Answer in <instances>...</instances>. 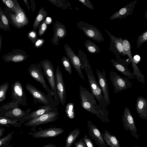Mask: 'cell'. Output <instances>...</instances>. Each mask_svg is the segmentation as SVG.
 <instances>
[{"mask_svg": "<svg viewBox=\"0 0 147 147\" xmlns=\"http://www.w3.org/2000/svg\"><path fill=\"white\" fill-rule=\"evenodd\" d=\"M79 96L81 107L84 110L95 115L102 122L110 121L107 109H103L97 104L94 97L89 89L81 85L79 86Z\"/></svg>", "mask_w": 147, "mask_h": 147, "instance_id": "6da1fadb", "label": "cell"}, {"mask_svg": "<svg viewBox=\"0 0 147 147\" xmlns=\"http://www.w3.org/2000/svg\"><path fill=\"white\" fill-rule=\"evenodd\" d=\"M78 55L82 65V69L85 70L88 79L91 92L98 101L99 105L103 109H106L108 104L104 98L101 90L96 81L89 61L86 55L81 50H78Z\"/></svg>", "mask_w": 147, "mask_h": 147, "instance_id": "7a4b0ae2", "label": "cell"}, {"mask_svg": "<svg viewBox=\"0 0 147 147\" xmlns=\"http://www.w3.org/2000/svg\"><path fill=\"white\" fill-rule=\"evenodd\" d=\"M40 63L43 69L44 75L49 85L53 97L57 106L59 104V102L56 88L55 75L53 65L50 61L47 59L41 61Z\"/></svg>", "mask_w": 147, "mask_h": 147, "instance_id": "3957f363", "label": "cell"}, {"mask_svg": "<svg viewBox=\"0 0 147 147\" xmlns=\"http://www.w3.org/2000/svg\"><path fill=\"white\" fill-rule=\"evenodd\" d=\"M26 88L32 96L35 104L39 103L45 105L57 107L52 96L46 94L31 84L27 83Z\"/></svg>", "mask_w": 147, "mask_h": 147, "instance_id": "277c9868", "label": "cell"}, {"mask_svg": "<svg viewBox=\"0 0 147 147\" xmlns=\"http://www.w3.org/2000/svg\"><path fill=\"white\" fill-rule=\"evenodd\" d=\"M78 28L82 30L85 35L98 43L103 41L104 38L102 32L94 26L83 21L77 22Z\"/></svg>", "mask_w": 147, "mask_h": 147, "instance_id": "5b68a950", "label": "cell"}, {"mask_svg": "<svg viewBox=\"0 0 147 147\" xmlns=\"http://www.w3.org/2000/svg\"><path fill=\"white\" fill-rule=\"evenodd\" d=\"M123 51L129 58L133 69V74L135 77L139 82L144 85L145 82V76L135 62L131 52V47L130 43L127 38L123 39Z\"/></svg>", "mask_w": 147, "mask_h": 147, "instance_id": "8992f818", "label": "cell"}, {"mask_svg": "<svg viewBox=\"0 0 147 147\" xmlns=\"http://www.w3.org/2000/svg\"><path fill=\"white\" fill-rule=\"evenodd\" d=\"M42 68L38 63H32L28 67V71L30 75L42 85L47 92L48 95L53 97L51 90L46 83Z\"/></svg>", "mask_w": 147, "mask_h": 147, "instance_id": "52a82bcc", "label": "cell"}, {"mask_svg": "<svg viewBox=\"0 0 147 147\" xmlns=\"http://www.w3.org/2000/svg\"><path fill=\"white\" fill-rule=\"evenodd\" d=\"M110 80L113 86L115 94L131 87L132 83L128 78L121 76L115 71H111L110 72Z\"/></svg>", "mask_w": 147, "mask_h": 147, "instance_id": "ba28073f", "label": "cell"}, {"mask_svg": "<svg viewBox=\"0 0 147 147\" xmlns=\"http://www.w3.org/2000/svg\"><path fill=\"white\" fill-rule=\"evenodd\" d=\"M121 117L124 129L129 131L132 136L138 140L139 135L137 132L138 129L131 112L127 107L124 108Z\"/></svg>", "mask_w": 147, "mask_h": 147, "instance_id": "9c48e42d", "label": "cell"}, {"mask_svg": "<svg viewBox=\"0 0 147 147\" xmlns=\"http://www.w3.org/2000/svg\"><path fill=\"white\" fill-rule=\"evenodd\" d=\"M104 30L110 38V51L115 56V58L120 57V56H126L123 51L122 38L114 36L106 29H104Z\"/></svg>", "mask_w": 147, "mask_h": 147, "instance_id": "30bf717a", "label": "cell"}, {"mask_svg": "<svg viewBox=\"0 0 147 147\" xmlns=\"http://www.w3.org/2000/svg\"><path fill=\"white\" fill-rule=\"evenodd\" d=\"M59 115L58 111L45 113L35 119L28 121L24 124L26 126L36 127L40 125L54 122L57 119Z\"/></svg>", "mask_w": 147, "mask_h": 147, "instance_id": "8fae6325", "label": "cell"}, {"mask_svg": "<svg viewBox=\"0 0 147 147\" xmlns=\"http://www.w3.org/2000/svg\"><path fill=\"white\" fill-rule=\"evenodd\" d=\"M55 75L56 88L59 102L64 106L66 101V92L63 75L59 65L57 66Z\"/></svg>", "mask_w": 147, "mask_h": 147, "instance_id": "7c38bea8", "label": "cell"}, {"mask_svg": "<svg viewBox=\"0 0 147 147\" xmlns=\"http://www.w3.org/2000/svg\"><path fill=\"white\" fill-rule=\"evenodd\" d=\"M38 130L33 129L28 134L36 138H52L61 134L64 131V130L61 127H50L42 129L38 128Z\"/></svg>", "mask_w": 147, "mask_h": 147, "instance_id": "4fadbf2b", "label": "cell"}, {"mask_svg": "<svg viewBox=\"0 0 147 147\" xmlns=\"http://www.w3.org/2000/svg\"><path fill=\"white\" fill-rule=\"evenodd\" d=\"M67 57L80 77L84 80L85 78L82 71V65L80 59L67 44H65L64 46Z\"/></svg>", "mask_w": 147, "mask_h": 147, "instance_id": "5bb4252c", "label": "cell"}, {"mask_svg": "<svg viewBox=\"0 0 147 147\" xmlns=\"http://www.w3.org/2000/svg\"><path fill=\"white\" fill-rule=\"evenodd\" d=\"M11 98L16 99L22 106L27 105V97L21 83L15 81L11 86Z\"/></svg>", "mask_w": 147, "mask_h": 147, "instance_id": "9a60e30c", "label": "cell"}, {"mask_svg": "<svg viewBox=\"0 0 147 147\" xmlns=\"http://www.w3.org/2000/svg\"><path fill=\"white\" fill-rule=\"evenodd\" d=\"M88 134L91 138L99 147H108L106 144L98 128L90 120L87 121Z\"/></svg>", "mask_w": 147, "mask_h": 147, "instance_id": "2e32d148", "label": "cell"}, {"mask_svg": "<svg viewBox=\"0 0 147 147\" xmlns=\"http://www.w3.org/2000/svg\"><path fill=\"white\" fill-rule=\"evenodd\" d=\"M96 74L97 76L99 85L101 90L102 95L107 102L108 106H109L110 102L109 90L105 69H103L102 71L97 69Z\"/></svg>", "mask_w": 147, "mask_h": 147, "instance_id": "e0dca14e", "label": "cell"}, {"mask_svg": "<svg viewBox=\"0 0 147 147\" xmlns=\"http://www.w3.org/2000/svg\"><path fill=\"white\" fill-rule=\"evenodd\" d=\"M137 2V0L133 1L113 14L109 18L110 20L117 19L122 20L131 15Z\"/></svg>", "mask_w": 147, "mask_h": 147, "instance_id": "ac0fdd59", "label": "cell"}, {"mask_svg": "<svg viewBox=\"0 0 147 147\" xmlns=\"http://www.w3.org/2000/svg\"><path fill=\"white\" fill-rule=\"evenodd\" d=\"M14 14H10V16L12 22L17 27L22 28L28 24L29 21L26 13L20 6Z\"/></svg>", "mask_w": 147, "mask_h": 147, "instance_id": "d6986e66", "label": "cell"}, {"mask_svg": "<svg viewBox=\"0 0 147 147\" xmlns=\"http://www.w3.org/2000/svg\"><path fill=\"white\" fill-rule=\"evenodd\" d=\"M53 31L54 34L51 42L52 44L57 46L59 44L60 39L64 38L67 36V30L63 24L56 21L54 24Z\"/></svg>", "mask_w": 147, "mask_h": 147, "instance_id": "ffe728a7", "label": "cell"}, {"mask_svg": "<svg viewBox=\"0 0 147 147\" xmlns=\"http://www.w3.org/2000/svg\"><path fill=\"white\" fill-rule=\"evenodd\" d=\"M136 110L140 118L147 119V99L142 96L138 97L136 102Z\"/></svg>", "mask_w": 147, "mask_h": 147, "instance_id": "44dd1931", "label": "cell"}, {"mask_svg": "<svg viewBox=\"0 0 147 147\" xmlns=\"http://www.w3.org/2000/svg\"><path fill=\"white\" fill-rule=\"evenodd\" d=\"M57 107L49 105H43L40 106L38 109L30 113L29 115L26 118L25 121H29L49 112L58 111Z\"/></svg>", "mask_w": 147, "mask_h": 147, "instance_id": "7402d4cb", "label": "cell"}, {"mask_svg": "<svg viewBox=\"0 0 147 147\" xmlns=\"http://www.w3.org/2000/svg\"><path fill=\"white\" fill-rule=\"evenodd\" d=\"M31 110V108H30L24 111L21 109L16 107L6 112L5 115L7 117L19 119L23 123L26 121V118L29 115Z\"/></svg>", "mask_w": 147, "mask_h": 147, "instance_id": "603a6c76", "label": "cell"}, {"mask_svg": "<svg viewBox=\"0 0 147 147\" xmlns=\"http://www.w3.org/2000/svg\"><path fill=\"white\" fill-rule=\"evenodd\" d=\"M113 66L118 71L130 79H134L135 77L126 65H124L114 59L111 60Z\"/></svg>", "mask_w": 147, "mask_h": 147, "instance_id": "cb8c5ba5", "label": "cell"}, {"mask_svg": "<svg viewBox=\"0 0 147 147\" xmlns=\"http://www.w3.org/2000/svg\"><path fill=\"white\" fill-rule=\"evenodd\" d=\"M101 134L104 141L109 147H121L119 141L114 135L112 134L106 130Z\"/></svg>", "mask_w": 147, "mask_h": 147, "instance_id": "d4e9b609", "label": "cell"}, {"mask_svg": "<svg viewBox=\"0 0 147 147\" xmlns=\"http://www.w3.org/2000/svg\"><path fill=\"white\" fill-rule=\"evenodd\" d=\"M28 55H27L26 53L24 52L22 53H16L5 55L3 57V59L6 62H20L25 60L28 58Z\"/></svg>", "mask_w": 147, "mask_h": 147, "instance_id": "484cf974", "label": "cell"}, {"mask_svg": "<svg viewBox=\"0 0 147 147\" xmlns=\"http://www.w3.org/2000/svg\"><path fill=\"white\" fill-rule=\"evenodd\" d=\"M23 122L18 119H11L6 117H0V126L10 127L11 126L20 127Z\"/></svg>", "mask_w": 147, "mask_h": 147, "instance_id": "4316f807", "label": "cell"}, {"mask_svg": "<svg viewBox=\"0 0 147 147\" xmlns=\"http://www.w3.org/2000/svg\"><path fill=\"white\" fill-rule=\"evenodd\" d=\"M47 16V13L43 7H41L38 11L34 22L33 28L36 30L39 27L41 22H42Z\"/></svg>", "mask_w": 147, "mask_h": 147, "instance_id": "83f0119b", "label": "cell"}, {"mask_svg": "<svg viewBox=\"0 0 147 147\" xmlns=\"http://www.w3.org/2000/svg\"><path fill=\"white\" fill-rule=\"evenodd\" d=\"M80 132V130L78 128H76L71 131L66 139L65 147H71L78 137Z\"/></svg>", "mask_w": 147, "mask_h": 147, "instance_id": "f1b7e54d", "label": "cell"}, {"mask_svg": "<svg viewBox=\"0 0 147 147\" xmlns=\"http://www.w3.org/2000/svg\"><path fill=\"white\" fill-rule=\"evenodd\" d=\"M84 45L88 51L91 54H96L100 52L98 46L90 39L86 40L84 42Z\"/></svg>", "mask_w": 147, "mask_h": 147, "instance_id": "f546056e", "label": "cell"}, {"mask_svg": "<svg viewBox=\"0 0 147 147\" xmlns=\"http://www.w3.org/2000/svg\"><path fill=\"white\" fill-rule=\"evenodd\" d=\"M51 3L56 6L61 8L63 10L67 9L69 7H71V5L70 3L65 0H49Z\"/></svg>", "mask_w": 147, "mask_h": 147, "instance_id": "4dcf8cb0", "label": "cell"}, {"mask_svg": "<svg viewBox=\"0 0 147 147\" xmlns=\"http://www.w3.org/2000/svg\"><path fill=\"white\" fill-rule=\"evenodd\" d=\"M14 131L9 133L7 135L0 139V147H13L10 143L12 138Z\"/></svg>", "mask_w": 147, "mask_h": 147, "instance_id": "1f68e13d", "label": "cell"}, {"mask_svg": "<svg viewBox=\"0 0 147 147\" xmlns=\"http://www.w3.org/2000/svg\"><path fill=\"white\" fill-rule=\"evenodd\" d=\"M65 111L68 117L71 119H74L75 117L74 104L72 102L68 103L65 107Z\"/></svg>", "mask_w": 147, "mask_h": 147, "instance_id": "d6a6232c", "label": "cell"}, {"mask_svg": "<svg viewBox=\"0 0 147 147\" xmlns=\"http://www.w3.org/2000/svg\"><path fill=\"white\" fill-rule=\"evenodd\" d=\"M9 87V84L8 82L0 85V102L6 99V94Z\"/></svg>", "mask_w": 147, "mask_h": 147, "instance_id": "836d02e7", "label": "cell"}, {"mask_svg": "<svg viewBox=\"0 0 147 147\" xmlns=\"http://www.w3.org/2000/svg\"><path fill=\"white\" fill-rule=\"evenodd\" d=\"M61 61L65 70L69 74L71 75L72 73L71 65L67 57L65 56H63L62 57Z\"/></svg>", "mask_w": 147, "mask_h": 147, "instance_id": "e575fe53", "label": "cell"}, {"mask_svg": "<svg viewBox=\"0 0 147 147\" xmlns=\"http://www.w3.org/2000/svg\"><path fill=\"white\" fill-rule=\"evenodd\" d=\"M2 1L10 9L15 12L20 6L16 1L2 0Z\"/></svg>", "mask_w": 147, "mask_h": 147, "instance_id": "d590c367", "label": "cell"}, {"mask_svg": "<svg viewBox=\"0 0 147 147\" xmlns=\"http://www.w3.org/2000/svg\"><path fill=\"white\" fill-rule=\"evenodd\" d=\"M147 42V30L144 31L140 35L137 37L136 46L139 48L144 43Z\"/></svg>", "mask_w": 147, "mask_h": 147, "instance_id": "8d00e7d4", "label": "cell"}, {"mask_svg": "<svg viewBox=\"0 0 147 147\" xmlns=\"http://www.w3.org/2000/svg\"><path fill=\"white\" fill-rule=\"evenodd\" d=\"M48 24L44 20L40 24L38 27V35L39 36H43L47 28Z\"/></svg>", "mask_w": 147, "mask_h": 147, "instance_id": "74e56055", "label": "cell"}, {"mask_svg": "<svg viewBox=\"0 0 147 147\" xmlns=\"http://www.w3.org/2000/svg\"><path fill=\"white\" fill-rule=\"evenodd\" d=\"M27 35L33 44L38 39L36 31L34 30L29 32Z\"/></svg>", "mask_w": 147, "mask_h": 147, "instance_id": "f35d334b", "label": "cell"}, {"mask_svg": "<svg viewBox=\"0 0 147 147\" xmlns=\"http://www.w3.org/2000/svg\"><path fill=\"white\" fill-rule=\"evenodd\" d=\"M83 138L87 147H95L91 139L87 135H84Z\"/></svg>", "mask_w": 147, "mask_h": 147, "instance_id": "ab89813d", "label": "cell"}, {"mask_svg": "<svg viewBox=\"0 0 147 147\" xmlns=\"http://www.w3.org/2000/svg\"><path fill=\"white\" fill-rule=\"evenodd\" d=\"M78 1L90 9L94 10V7L89 0H78Z\"/></svg>", "mask_w": 147, "mask_h": 147, "instance_id": "60d3db41", "label": "cell"}, {"mask_svg": "<svg viewBox=\"0 0 147 147\" xmlns=\"http://www.w3.org/2000/svg\"><path fill=\"white\" fill-rule=\"evenodd\" d=\"M45 40L43 38H38L33 44L35 48H40L42 46Z\"/></svg>", "mask_w": 147, "mask_h": 147, "instance_id": "b9f144b4", "label": "cell"}, {"mask_svg": "<svg viewBox=\"0 0 147 147\" xmlns=\"http://www.w3.org/2000/svg\"><path fill=\"white\" fill-rule=\"evenodd\" d=\"M0 16L1 18V19L2 22L3 24L9 27V23L7 18L0 10Z\"/></svg>", "mask_w": 147, "mask_h": 147, "instance_id": "7bdbcfd3", "label": "cell"}, {"mask_svg": "<svg viewBox=\"0 0 147 147\" xmlns=\"http://www.w3.org/2000/svg\"><path fill=\"white\" fill-rule=\"evenodd\" d=\"M75 147H87L84 141L83 138H81L78 142L74 143Z\"/></svg>", "mask_w": 147, "mask_h": 147, "instance_id": "ee69618b", "label": "cell"}, {"mask_svg": "<svg viewBox=\"0 0 147 147\" xmlns=\"http://www.w3.org/2000/svg\"><path fill=\"white\" fill-rule=\"evenodd\" d=\"M31 4V8L33 12H34L35 9L36 4L34 1L33 0H30Z\"/></svg>", "mask_w": 147, "mask_h": 147, "instance_id": "f6af8a7d", "label": "cell"}, {"mask_svg": "<svg viewBox=\"0 0 147 147\" xmlns=\"http://www.w3.org/2000/svg\"><path fill=\"white\" fill-rule=\"evenodd\" d=\"M45 20L47 24H50L52 22V19L50 17H46Z\"/></svg>", "mask_w": 147, "mask_h": 147, "instance_id": "bcb514c9", "label": "cell"}, {"mask_svg": "<svg viewBox=\"0 0 147 147\" xmlns=\"http://www.w3.org/2000/svg\"><path fill=\"white\" fill-rule=\"evenodd\" d=\"M5 131V128L1 127H0V138L3 135Z\"/></svg>", "mask_w": 147, "mask_h": 147, "instance_id": "7dc6e473", "label": "cell"}, {"mask_svg": "<svg viewBox=\"0 0 147 147\" xmlns=\"http://www.w3.org/2000/svg\"><path fill=\"white\" fill-rule=\"evenodd\" d=\"M57 146L53 144L49 143L42 147H57Z\"/></svg>", "mask_w": 147, "mask_h": 147, "instance_id": "c3c4849f", "label": "cell"}, {"mask_svg": "<svg viewBox=\"0 0 147 147\" xmlns=\"http://www.w3.org/2000/svg\"><path fill=\"white\" fill-rule=\"evenodd\" d=\"M23 1L25 3L26 7H27L28 10L30 11V9L31 8V7L30 6L28 1L27 0H24Z\"/></svg>", "mask_w": 147, "mask_h": 147, "instance_id": "681fc988", "label": "cell"}, {"mask_svg": "<svg viewBox=\"0 0 147 147\" xmlns=\"http://www.w3.org/2000/svg\"><path fill=\"white\" fill-rule=\"evenodd\" d=\"M1 38H2V37L1 36V35H0V51L1 50Z\"/></svg>", "mask_w": 147, "mask_h": 147, "instance_id": "f907efd6", "label": "cell"}, {"mask_svg": "<svg viewBox=\"0 0 147 147\" xmlns=\"http://www.w3.org/2000/svg\"><path fill=\"white\" fill-rule=\"evenodd\" d=\"M147 10H146L145 13V16H145V17L146 18V19L147 20Z\"/></svg>", "mask_w": 147, "mask_h": 147, "instance_id": "816d5d0a", "label": "cell"}, {"mask_svg": "<svg viewBox=\"0 0 147 147\" xmlns=\"http://www.w3.org/2000/svg\"><path fill=\"white\" fill-rule=\"evenodd\" d=\"M133 147H140L139 146H134Z\"/></svg>", "mask_w": 147, "mask_h": 147, "instance_id": "f5cc1de1", "label": "cell"}]
</instances>
